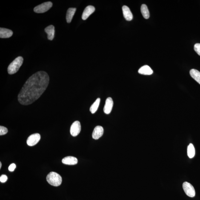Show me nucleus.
Listing matches in <instances>:
<instances>
[{
  "label": "nucleus",
  "instance_id": "7",
  "mask_svg": "<svg viewBox=\"0 0 200 200\" xmlns=\"http://www.w3.org/2000/svg\"><path fill=\"white\" fill-rule=\"evenodd\" d=\"M81 131V125L79 121L74 122L71 126L70 133L72 136L75 137L79 134Z\"/></svg>",
  "mask_w": 200,
  "mask_h": 200
},
{
  "label": "nucleus",
  "instance_id": "1",
  "mask_svg": "<svg viewBox=\"0 0 200 200\" xmlns=\"http://www.w3.org/2000/svg\"><path fill=\"white\" fill-rule=\"evenodd\" d=\"M49 81L48 74L43 71L32 75L26 81L18 95L20 104L29 105L39 99L47 89Z\"/></svg>",
  "mask_w": 200,
  "mask_h": 200
},
{
  "label": "nucleus",
  "instance_id": "25",
  "mask_svg": "<svg viewBox=\"0 0 200 200\" xmlns=\"http://www.w3.org/2000/svg\"><path fill=\"white\" fill-rule=\"evenodd\" d=\"M1 162H0V169L1 168Z\"/></svg>",
  "mask_w": 200,
  "mask_h": 200
},
{
  "label": "nucleus",
  "instance_id": "19",
  "mask_svg": "<svg viewBox=\"0 0 200 200\" xmlns=\"http://www.w3.org/2000/svg\"><path fill=\"white\" fill-rule=\"evenodd\" d=\"M187 155L190 158H193L194 157L195 151L194 147L193 144H190L187 147Z\"/></svg>",
  "mask_w": 200,
  "mask_h": 200
},
{
  "label": "nucleus",
  "instance_id": "11",
  "mask_svg": "<svg viewBox=\"0 0 200 200\" xmlns=\"http://www.w3.org/2000/svg\"><path fill=\"white\" fill-rule=\"evenodd\" d=\"M123 15L126 20L130 21L133 19V15L128 7L127 6H124L122 7Z\"/></svg>",
  "mask_w": 200,
  "mask_h": 200
},
{
  "label": "nucleus",
  "instance_id": "23",
  "mask_svg": "<svg viewBox=\"0 0 200 200\" xmlns=\"http://www.w3.org/2000/svg\"><path fill=\"white\" fill-rule=\"evenodd\" d=\"M7 179V175H1L0 177V181L2 183L5 182Z\"/></svg>",
  "mask_w": 200,
  "mask_h": 200
},
{
  "label": "nucleus",
  "instance_id": "16",
  "mask_svg": "<svg viewBox=\"0 0 200 200\" xmlns=\"http://www.w3.org/2000/svg\"><path fill=\"white\" fill-rule=\"evenodd\" d=\"M76 11V8H70L67 10L66 15V20L67 23L71 22Z\"/></svg>",
  "mask_w": 200,
  "mask_h": 200
},
{
  "label": "nucleus",
  "instance_id": "4",
  "mask_svg": "<svg viewBox=\"0 0 200 200\" xmlns=\"http://www.w3.org/2000/svg\"><path fill=\"white\" fill-rule=\"evenodd\" d=\"M53 4L51 1H47L36 6L34 9V11L36 13H44L51 8Z\"/></svg>",
  "mask_w": 200,
  "mask_h": 200
},
{
  "label": "nucleus",
  "instance_id": "12",
  "mask_svg": "<svg viewBox=\"0 0 200 200\" xmlns=\"http://www.w3.org/2000/svg\"><path fill=\"white\" fill-rule=\"evenodd\" d=\"M78 161L77 159L73 156L66 157L62 160V162L63 164L67 165H75L77 164Z\"/></svg>",
  "mask_w": 200,
  "mask_h": 200
},
{
  "label": "nucleus",
  "instance_id": "20",
  "mask_svg": "<svg viewBox=\"0 0 200 200\" xmlns=\"http://www.w3.org/2000/svg\"><path fill=\"white\" fill-rule=\"evenodd\" d=\"M100 101H101V99H100L99 98H98V99H96V101L94 102L93 104H92V106H91L90 111L92 113L94 114L95 113L96 111L97 110L99 105Z\"/></svg>",
  "mask_w": 200,
  "mask_h": 200
},
{
  "label": "nucleus",
  "instance_id": "17",
  "mask_svg": "<svg viewBox=\"0 0 200 200\" xmlns=\"http://www.w3.org/2000/svg\"><path fill=\"white\" fill-rule=\"evenodd\" d=\"M191 76L200 84V72L195 69H192L190 71Z\"/></svg>",
  "mask_w": 200,
  "mask_h": 200
},
{
  "label": "nucleus",
  "instance_id": "22",
  "mask_svg": "<svg viewBox=\"0 0 200 200\" xmlns=\"http://www.w3.org/2000/svg\"><path fill=\"white\" fill-rule=\"evenodd\" d=\"M194 49L195 51L200 56V44L198 43V44H195Z\"/></svg>",
  "mask_w": 200,
  "mask_h": 200
},
{
  "label": "nucleus",
  "instance_id": "9",
  "mask_svg": "<svg viewBox=\"0 0 200 200\" xmlns=\"http://www.w3.org/2000/svg\"><path fill=\"white\" fill-rule=\"evenodd\" d=\"M113 102L111 98L109 97L107 98L105 101L104 111V113L106 114H110L112 110L113 107Z\"/></svg>",
  "mask_w": 200,
  "mask_h": 200
},
{
  "label": "nucleus",
  "instance_id": "3",
  "mask_svg": "<svg viewBox=\"0 0 200 200\" xmlns=\"http://www.w3.org/2000/svg\"><path fill=\"white\" fill-rule=\"evenodd\" d=\"M47 180L49 184L54 187L60 186L62 182L61 176L59 174L53 172L48 174L47 177Z\"/></svg>",
  "mask_w": 200,
  "mask_h": 200
},
{
  "label": "nucleus",
  "instance_id": "13",
  "mask_svg": "<svg viewBox=\"0 0 200 200\" xmlns=\"http://www.w3.org/2000/svg\"><path fill=\"white\" fill-rule=\"evenodd\" d=\"M44 31L47 35V39L50 41H52L55 36V27L53 25L48 26L44 29Z\"/></svg>",
  "mask_w": 200,
  "mask_h": 200
},
{
  "label": "nucleus",
  "instance_id": "5",
  "mask_svg": "<svg viewBox=\"0 0 200 200\" xmlns=\"http://www.w3.org/2000/svg\"><path fill=\"white\" fill-rule=\"evenodd\" d=\"M186 194L191 198H193L195 196V191L193 186L190 183L185 181L183 183L182 185Z\"/></svg>",
  "mask_w": 200,
  "mask_h": 200
},
{
  "label": "nucleus",
  "instance_id": "21",
  "mask_svg": "<svg viewBox=\"0 0 200 200\" xmlns=\"http://www.w3.org/2000/svg\"><path fill=\"white\" fill-rule=\"evenodd\" d=\"M8 132V130L7 128L3 126H0V135H4L6 134Z\"/></svg>",
  "mask_w": 200,
  "mask_h": 200
},
{
  "label": "nucleus",
  "instance_id": "6",
  "mask_svg": "<svg viewBox=\"0 0 200 200\" xmlns=\"http://www.w3.org/2000/svg\"><path fill=\"white\" fill-rule=\"evenodd\" d=\"M41 139V135L39 133H36L30 135L27 138V144L30 147L36 145Z\"/></svg>",
  "mask_w": 200,
  "mask_h": 200
},
{
  "label": "nucleus",
  "instance_id": "2",
  "mask_svg": "<svg viewBox=\"0 0 200 200\" xmlns=\"http://www.w3.org/2000/svg\"><path fill=\"white\" fill-rule=\"evenodd\" d=\"M24 59L21 56L16 58L11 63L7 68V71L9 74L12 75L16 73L22 65Z\"/></svg>",
  "mask_w": 200,
  "mask_h": 200
},
{
  "label": "nucleus",
  "instance_id": "10",
  "mask_svg": "<svg viewBox=\"0 0 200 200\" xmlns=\"http://www.w3.org/2000/svg\"><path fill=\"white\" fill-rule=\"evenodd\" d=\"M95 11V7L92 6H88L86 7L83 12L81 18L83 20H86Z\"/></svg>",
  "mask_w": 200,
  "mask_h": 200
},
{
  "label": "nucleus",
  "instance_id": "14",
  "mask_svg": "<svg viewBox=\"0 0 200 200\" xmlns=\"http://www.w3.org/2000/svg\"><path fill=\"white\" fill-rule=\"evenodd\" d=\"M12 31L9 29L1 28H0V38H7L10 37L13 35Z\"/></svg>",
  "mask_w": 200,
  "mask_h": 200
},
{
  "label": "nucleus",
  "instance_id": "18",
  "mask_svg": "<svg viewBox=\"0 0 200 200\" xmlns=\"http://www.w3.org/2000/svg\"><path fill=\"white\" fill-rule=\"evenodd\" d=\"M141 12L143 17L145 19H148L150 16V12L147 6L145 4H143L141 7Z\"/></svg>",
  "mask_w": 200,
  "mask_h": 200
},
{
  "label": "nucleus",
  "instance_id": "8",
  "mask_svg": "<svg viewBox=\"0 0 200 200\" xmlns=\"http://www.w3.org/2000/svg\"><path fill=\"white\" fill-rule=\"evenodd\" d=\"M104 132V128L102 127L97 126L95 127L92 133V138L95 140L98 139L102 136Z\"/></svg>",
  "mask_w": 200,
  "mask_h": 200
},
{
  "label": "nucleus",
  "instance_id": "15",
  "mask_svg": "<svg viewBox=\"0 0 200 200\" xmlns=\"http://www.w3.org/2000/svg\"><path fill=\"white\" fill-rule=\"evenodd\" d=\"M138 72L141 74L151 75L153 73V71L148 65H144L141 67L138 70Z\"/></svg>",
  "mask_w": 200,
  "mask_h": 200
},
{
  "label": "nucleus",
  "instance_id": "24",
  "mask_svg": "<svg viewBox=\"0 0 200 200\" xmlns=\"http://www.w3.org/2000/svg\"><path fill=\"white\" fill-rule=\"evenodd\" d=\"M16 165L15 164H12L9 166L8 170L10 172H13L16 168Z\"/></svg>",
  "mask_w": 200,
  "mask_h": 200
}]
</instances>
